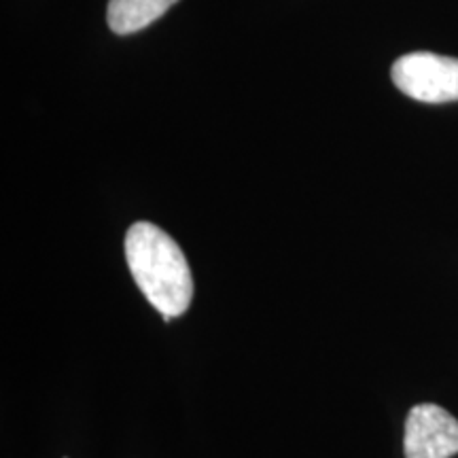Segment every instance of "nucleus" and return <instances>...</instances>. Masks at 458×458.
I'll return each mask as SVG.
<instances>
[{
	"instance_id": "nucleus-1",
	"label": "nucleus",
	"mask_w": 458,
	"mask_h": 458,
	"mask_svg": "<svg viewBox=\"0 0 458 458\" xmlns=\"http://www.w3.org/2000/svg\"><path fill=\"white\" fill-rule=\"evenodd\" d=\"M125 259L142 295L164 318L181 317L193 297V278L181 246L147 221L125 233Z\"/></svg>"
},
{
	"instance_id": "nucleus-2",
	"label": "nucleus",
	"mask_w": 458,
	"mask_h": 458,
	"mask_svg": "<svg viewBox=\"0 0 458 458\" xmlns=\"http://www.w3.org/2000/svg\"><path fill=\"white\" fill-rule=\"evenodd\" d=\"M391 77L394 88L411 100L427 105L458 100V57L416 51L394 62Z\"/></svg>"
},
{
	"instance_id": "nucleus-3",
	"label": "nucleus",
	"mask_w": 458,
	"mask_h": 458,
	"mask_svg": "<svg viewBox=\"0 0 458 458\" xmlns=\"http://www.w3.org/2000/svg\"><path fill=\"white\" fill-rule=\"evenodd\" d=\"M405 458H452L458 454V420L435 403L410 410L403 437Z\"/></svg>"
},
{
	"instance_id": "nucleus-4",
	"label": "nucleus",
	"mask_w": 458,
	"mask_h": 458,
	"mask_svg": "<svg viewBox=\"0 0 458 458\" xmlns=\"http://www.w3.org/2000/svg\"><path fill=\"white\" fill-rule=\"evenodd\" d=\"M179 0H108L106 21L114 34H134L157 21Z\"/></svg>"
}]
</instances>
